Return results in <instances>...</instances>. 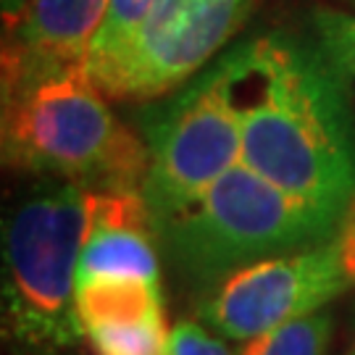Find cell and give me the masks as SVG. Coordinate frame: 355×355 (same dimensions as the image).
I'll return each instance as SVG.
<instances>
[{"mask_svg": "<svg viewBox=\"0 0 355 355\" xmlns=\"http://www.w3.org/2000/svg\"><path fill=\"white\" fill-rule=\"evenodd\" d=\"M240 116L242 164L300 200L347 211L355 127L345 79L321 48L266 35L224 55Z\"/></svg>", "mask_w": 355, "mask_h": 355, "instance_id": "1", "label": "cell"}, {"mask_svg": "<svg viewBox=\"0 0 355 355\" xmlns=\"http://www.w3.org/2000/svg\"><path fill=\"white\" fill-rule=\"evenodd\" d=\"M3 158L85 190H140L148 174L145 142L116 119L85 64L3 89Z\"/></svg>", "mask_w": 355, "mask_h": 355, "instance_id": "2", "label": "cell"}, {"mask_svg": "<svg viewBox=\"0 0 355 355\" xmlns=\"http://www.w3.org/2000/svg\"><path fill=\"white\" fill-rule=\"evenodd\" d=\"M343 218V211L300 200L237 164L177 214L155 221L153 232L179 277L214 287L258 261L331 240Z\"/></svg>", "mask_w": 355, "mask_h": 355, "instance_id": "3", "label": "cell"}, {"mask_svg": "<svg viewBox=\"0 0 355 355\" xmlns=\"http://www.w3.org/2000/svg\"><path fill=\"white\" fill-rule=\"evenodd\" d=\"M87 232V190L45 177L3 224V327L29 355H53L87 329L76 311V274Z\"/></svg>", "mask_w": 355, "mask_h": 355, "instance_id": "4", "label": "cell"}, {"mask_svg": "<svg viewBox=\"0 0 355 355\" xmlns=\"http://www.w3.org/2000/svg\"><path fill=\"white\" fill-rule=\"evenodd\" d=\"M142 129L148 174L140 192L155 224L242 164L240 116L224 58L171 101L142 116Z\"/></svg>", "mask_w": 355, "mask_h": 355, "instance_id": "5", "label": "cell"}, {"mask_svg": "<svg viewBox=\"0 0 355 355\" xmlns=\"http://www.w3.org/2000/svg\"><path fill=\"white\" fill-rule=\"evenodd\" d=\"M253 0H155L137 32L87 66L105 98L153 101L198 74L248 19Z\"/></svg>", "mask_w": 355, "mask_h": 355, "instance_id": "6", "label": "cell"}, {"mask_svg": "<svg viewBox=\"0 0 355 355\" xmlns=\"http://www.w3.org/2000/svg\"><path fill=\"white\" fill-rule=\"evenodd\" d=\"M353 284L343 242L334 234L327 242L229 274L200 303V316L216 334L248 343L263 331L316 313Z\"/></svg>", "mask_w": 355, "mask_h": 355, "instance_id": "7", "label": "cell"}, {"mask_svg": "<svg viewBox=\"0 0 355 355\" xmlns=\"http://www.w3.org/2000/svg\"><path fill=\"white\" fill-rule=\"evenodd\" d=\"M111 0H26L6 19L3 89L87 61Z\"/></svg>", "mask_w": 355, "mask_h": 355, "instance_id": "8", "label": "cell"}, {"mask_svg": "<svg viewBox=\"0 0 355 355\" xmlns=\"http://www.w3.org/2000/svg\"><path fill=\"white\" fill-rule=\"evenodd\" d=\"M85 277H137L161 284L155 232L140 190H87V232L76 279Z\"/></svg>", "mask_w": 355, "mask_h": 355, "instance_id": "9", "label": "cell"}, {"mask_svg": "<svg viewBox=\"0 0 355 355\" xmlns=\"http://www.w3.org/2000/svg\"><path fill=\"white\" fill-rule=\"evenodd\" d=\"M76 311L85 329L164 318L161 284L137 277H85L76 279Z\"/></svg>", "mask_w": 355, "mask_h": 355, "instance_id": "10", "label": "cell"}, {"mask_svg": "<svg viewBox=\"0 0 355 355\" xmlns=\"http://www.w3.org/2000/svg\"><path fill=\"white\" fill-rule=\"evenodd\" d=\"M329 340L331 316L316 311L248 340L240 355H327Z\"/></svg>", "mask_w": 355, "mask_h": 355, "instance_id": "11", "label": "cell"}, {"mask_svg": "<svg viewBox=\"0 0 355 355\" xmlns=\"http://www.w3.org/2000/svg\"><path fill=\"white\" fill-rule=\"evenodd\" d=\"M87 337L98 355H168V337L164 318L137 324L89 327Z\"/></svg>", "mask_w": 355, "mask_h": 355, "instance_id": "12", "label": "cell"}, {"mask_svg": "<svg viewBox=\"0 0 355 355\" xmlns=\"http://www.w3.org/2000/svg\"><path fill=\"white\" fill-rule=\"evenodd\" d=\"M153 6H155V0H111L85 64L101 61L105 55H111L116 48H121L137 32V26L145 21Z\"/></svg>", "mask_w": 355, "mask_h": 355, "instance_id": "13", "label": "cell"}, {"mask_svg": "<svg viewBox=\"0 0 355 355\" xmlns=\"http://www.w3.org/2000/svg\"><path fill=\"white\" fill-rule=\"evenodd\" d=\"M318 48L337 69V74L355 87V16L324 11L316 16Z\"/></svg>", "mask_w": 355, "mask_h": 355, "instance_id": "14", "label": "cell"}, {"mask_svg": "<svg viewBox=\"0 0 355 355\" xmlns=\"http://www.w3.org/2000/svg\"><path fill=\"white\" fill-rule=\"evenodd\" d=\"M168 355H232L227 345L216 340L208 327L179 321L168 337Z\"/></svg>", "mask_w": 355, "mask_h": 355, "instance_id": "15", "label": "cell"}, {"mask_svg": "<svg viewBox=\"0 0 355 355\" xmlns=\"http://www.w3.org/2000/svg\"><path fill=\"white\" fill-rule=\"evenodd\" d=\"M337 237L343 242L347 266H350V271H353V277H355V198H353V203L347 205V211H345V218H343V224H340Z\"/></svg>", "mask_w": 355, "mask_h": 355, "instance_id": "16", "label": "cell"}, {"mask_svg": "<svg viewBox=\"0 0 355 355\" xmlns=\"http://www.w3.org/2000/svg\"><path fill=\"white\" fill-rule=\"evenodd\" d=\"M350 355H355V347H353V353H350Z\"/></svg>", "mask_w": 355, "mask_h": 355, "instance_id": "17", "label": "cell"}]
</instances>
